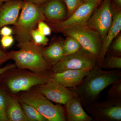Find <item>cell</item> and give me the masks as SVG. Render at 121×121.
Instances as JSON below:
<instances>
[{"mask_svg": "<svg viewBox=\"0 0 121 121\" xmlns=\"http://www.w3.org/2000/svg\"><path fill=\"white\" fill-rule=\"evenodd\" d=\"M121 79V70H103L96 65L90 70L81 84L72 90L77 93L85 107L97 101L103 91Z\"/></svg>", "mask_w": 121, "mask_h": 121, "instance_id": "1", "label": "cell"}, {"mask_svg": "<svg viewBox=\"0 0 121 121\" xmlns=\"http://www.w3.org/2000/svg\"><path fill=\"white\" fill-rule=\"evenodd\" d=\"M19 50L9 52L10 60L21 69H28L35 73H40L51 68L44 59L43 46L36 44L32 40L18 43Z\"/></svg>", "mask_w": 121, "mask_h": 121, "instance_id": "2", "label": "cell"}, {"mask_svg": "<svg viewBox=\"0 0 121 121\" xmlns=\"http://www.w3.org/2000/svg\"><path fill=\"white\" fill-rule=\"evenodd\" d=\"M45 20L40 5L24 0L18 19L13 29L18 43L32 40V32L41 21Z\"/></svg>", "mask_w": 121, "mask_h": 121, "instance_id": "3", "label": "cell"}, {"mask_svg": "<svg viewBox=\"0 0 121 121\" xmlns=\"http://www.w3.org/2000/svg\"><path fill=\"white\" fill-rule=\"evenodd\" d=\"M19 101L35 107L48 121L67 120L65 110L60 104L55 105L39 92L31 91L20 95Z\"/></svg>", "mask_w": 121, "mask_h": 121, "instance_id": "4", "label": "cell"}, {"mask_svg": "<svg viewBox=\"0 0 121 121\" xmlns=\"http://www.w3.org/2000/svg\"><path fill=\"white\" fill-rule=\"evenodd\" d=\"M61 33L76 39L83 50L97 60L103 45L101 37L97 32L86 24L69 28Z\"/></svg>", "mask_w": 121, "mask_h": 121, "instance_id": "5", "label": "cell"}, {"mask_svg": "<svg viewBox=\"0 0 121 121\" xmlns=\"http://www.w3.org/2000/svg\"><path fill=\"white\" fill-rule=\"evenodd\" d=\"M97 60L82 48L74 54L64 56L52 66V73L68 70H90L97 65Z\"/></svg>", "mask_w": 121, "mask_h": 121, "instance_id": "6", "label": "cell"}, {"mask_svg": "<svg viewBox=\"0 0 121 121\" xmlns=\"http://www.w3.org/2000/svg\"><path fill=\"white\" fill-rule=\"evenodd\" d=\"M115 8L111 0H104L100 7L96 8L86 24L99 33L103 43L112 23Z\"/></svg>", "mask_w": 121, "mask_h": 121, "instance_id": "7", "label": "cell"}, {"mask_svg": "<svg viewBox=\"0 0 121 121\" xmlns=\"http://www.w3.org/2000/svg\"><path fill=\"white\" fill-rule=\"evenodd\" d=\"M100 0L83 2L73 13L66 19L55 23H48V24L52 31L56 33H61L73 26L86 24Z\"/></svg>", "mask_w": 121, "mask_h": 121, "instance_id": "8", "label": "cell"}, {"mask_svg": "<svg viewBox=\"0 0 121 121\" xmlns=\"http://www.w3.org/2000/svg\"><path fill=\"white\" fill-rule=\"evenodd\" d=\"M85 109L96 121H121V101H96L86 106Z\"/></svg>", "mask_w": 121, "mask_h": 121, "instance_id": "9", "label": "cell"}, {"mask_svg": "<svg viewBox=\"0 0 121 121\" xmlns=\"http://www.w3.org/2000/svg\"><path fill=\"white\" fill-rule=\"evenodd\" d=\"M50 75L20 74L9 77L4 82L10 91L16 93L26 91L32 87L45 83L50 78Z\"/></svg>", "mask_w": 121, "mask_h": 121, "instance_id": "10", "label": "cell"}, {"mask_svg": "<svg viewBox=\"0 0 121 121\" xmlns=\"http://www.w3.org/2000/svg\"><path fill=\"white\" fill-rule=\"evenodd\" d=\"M38 90L50 101L59 104L65 105L69 99L78 97L74 91L50 78L45 83L39 85Z\"/></svg>", "mask_w": 121, "mask_h": 121, "instance_id": "11", "label": "cell"}, {"mask_svg": "<svg viewBox=\"0 0 121 121\" xmlns=\"http://www.w3.org/2000/svg\"><path fill=\"white\" fill-rule=\"evenodd\" d=\"M40 7L48 23H58L68 17L67 9L63 0H48Z\"/></svg>", "mask_w": 121, "mask_h": 121, "instance_id": "12", "label": "cell"}, {"mask_svg": "<svg viewBox=\"0 0 121 121\" xmlns=\"http://www.w3.org/2000/svg\"><path fill=\"white\" fill-rule=\"evenodd\" d=\"M90 70H68L50 74V79L67 88L74 89L81 84Z\"/></svg>", "mask_w": 121, "mask_h": 121, "instance_id": "13", "label": "cell"}, {"mask_svg": "<svg viewBox=\"0 0 121 121\" xmlns=\"http://www.w3.org/2000/svg\"><path fill=\"white\" fill-rule=\"evenodd\" d=\"M23 0H12L0 6V29L8 25L15 26L19 16Z\"/></svg>", "mask_w": 121, "mask_h": 121, "instance_id": "14", "label": "cell"}, {"mask_svg": "<svg viewBox=\"0 0 121 121\" xmlns=\"http://www.w3.org/2000/svg\"><path fill=\"white\" fill-rule=\"evenodd\" d=\"M121 30V9H115L112 23L103 43L101 51L97 60V65L100 67L109 47Z\"/></svg>", "mask_w": 121, "mask_h": 121, "instance_id": "15", "label": "cell"}, {"mask_svg": "<svg viewBox=\"0 0 121 121\" xmlns=\"http://www.w3.org/2000/svg\"><path fill=\"white\" fill-rule=\"evenodd\" d=\"M67 117L69 121H91L93 118L82 108V100L79 97L69 99L65 104Z\"/></svg>", "mask_w": 121, "mask_h": 121, "instance_id": "16", "label": "cell"}, {"mask_svg": "<svg viewBox=\"0 0 121 121\" xmlns=\"http://www.w3.org/2000/svg\"><path fill=\"white\" fill-rule=\"evenodd\" d=\"M64 40L59 39L48 47L43 48L42 49L43 56L51 66L58 63L64 56L63 50Z\"/></svg>", "mask_w": 121, "mask_h": 121, "instance_id": "17", "label": "cell"}, {"mask_svg": "<svg viewBox=\"0 0 121 121\" xmlns=\"http://www.w3.org/2000/svg\"><path fill=\"white\" fill-rule=\"evenodd\" d=\"M8 121H28L17 99L8 95L6 109Z\"/></svg>", "mask_w": 121, "mask_h": 121, "instance_id": "18", "label": "cell"}, {"mask_svg": "<svg viewBox=\"0 0 121 121\" xmlns=\"http://www.w3.org/2000/svg\"><path fill=\"white\" fill-rule=\"evenodd\" d=\"M21 103L22 110L28 121H48L35 107L25 103Z\"/></svg>", "mask_w": 121, "mask_h": 121, "instance_id": "19", "label": "cell"}, {"mask_svg": "<svg viewBox=\"0 0 121 121\" xmlns=\"http://www.w3.org/2000/svg\"><path fill=\"white\" fill-rule=\"evenodd\" d=\"M82 48L78 41L73 37L67 36L66 39L64 40L63 50L64 56L74 54Z\"/></svg>", "mask_w": 121, "mask_h": 121, "instance_id": "20", "label": "cell"}, {"mask_svg": "<svg viewBox=\"0 0 121 121\" xmlns=\"http://www.w3.org/2000/svg\"><path fill=\"white\" fill-rule=\"evenodd\" d=\"M100 68L107 69H121V57L108 55L105 56Z\"/></svg>", "mask_w": 121, "mask_h": 121, "instance_id": "21", "label": "cell"}, {"mask_svg": "<svg viewBox=\"0 0 121 121\" xmlns=\"http://www.w3.org/2000/svg\"><path fill=\"white\" fill-rule=\"evenodd\" d=\"M108 91L107 99L121 101V79L116 81Z\"/></svg>", "mask_w": 121, "mask_h": 121, "instance_id": "22", "label": "cell"}, {"mask_svg": "<svg viewBox=\"0 0 121 121\" xmlns=\"http://www.w3.org/2000/svg\"><path fill=\"white\" fill-rule=\"evenodd\" d=\"M8 95L0 85V121H8L6 113Z\"/></svg>", "mask_w": 121, "mask_h": 121, "instance_id": "23", "label": "cell"}, {"mask_svg": "<svg viewBox=\"0 0 121 121\" xmlns=\"http://www.w3.org/2000/svg\"><path fill=\"white\" fill-rule=\"evenodd\" d=\"M108 55L121 56V34L116 38L113 41L108 48L106 54Z\"/></svg>", "mask_w": 121, "mask_h": 121, "instance_id": "24", "label": "cell"}, {"mask_svg": "<svg viewBox=\"0 0 121 121\" xmlns=\"http://www.w3.org/2000/svg\"><path fill=\"white\" fill-rule=\"evenodd\" d=\"M32 40L36 44L41 46L47 45L49 40L47 36L41 34L37 28L32 31L31 34Z\"/></svg>", "mask_w": 121, "mask_h": 121, "instance_id": "25", "label": "cell"}, {"mask_svg": "<svg viewBox=\"0 0 121 121\" xmlns=\"http://www.w3.org/2000/svg\"><path fill=\"white\" fill-rule=\"evenodd\" d=\"M66 6L68 17L70 16L82 3V0H63Z\"/></svg>", "mask_w": 121, "mask_h": 121, "instance_id": "26", "label": "cell"}, {"mask_svg": "<svg viewBox=\"0 0 121 121\" xmlns=\"http://www.w3.org/2000/svg\"><path fill=\"white\" fill-rule=\"evenodd\" d=\"M37 27L39 31L45 36L50 35L51 34L52 30L51 27L48 24L45 23L44 21H40Z\"/></svg>", "mask_w": 121, "mask_h": 121, "instance_id": "27", "label": "cell"}, {"mask_svg": "<svg viewBox=\"0 0 121 121\" xmlns=\"http://www.w3.org/2000/svg\"><path fill=\"white\" fill-rule=\"evenodd\" d=\"M14 38L12 35L2 36L0 40L1 47L4 49L11 47L14 43Z\"/></svg>", "mask_w": 121, "mask_h": 121, "instance_id": "28", "label": "cell"}, {"mask_svg": "<svg viewBox=\"0 0 121 121\" xmlns=\"http://www.w3.org/2000/svg\"><path fill=\"white\" fill-rule=\"evenodd\" d=\"M10 60L9 52H7L0 46V66Z\"/></svg>", "mask_w": 121, "mask_h": 121, "instance_id": "29", "label": "cell"}, {"mask_svg": "<svg viewBox=\"0 0 121 121\" xmlns=\"http://www.w3.org/2000/svg\"><path fill=\"white\" fill-rule=\"evenodd\" d=\"M13 34V29L8 26H4L0 29V35L2 36L12 35Z\"/></svg>", "mask_w": 121, "mask_h": 121, "instance_id": "30", "label": "cell"}, {"mask_svg": "<svg viewBox=\"0 0 121 121\" xmlns=\"http://www.w3.org/2000/svg\"><path fill=\"white\" fill-rule=\"evenodd\" d=\"M16 66V65L15 64H9L4 67L0 68V75L3 73L11 70V69L15 68Z\"/></svg>", "mask_w": 121, "mask_h": 121, "instance_id": "31", "label": "cell"}, {"mask_svg": "<svg viewBox=\"0 0 121 121\" xmlns=\"http://www.w3.org/2000/svg\"><path fill=\"white\" fill-rule=\"evenodd\" d=\"M24 0L31 2L35 4L40 5L43 4L48 0Z\"/></svg>", "mask_w": 121, "mask_h": 121, "instance_id": "32", "label": "cell"}, {"mask_svg": "<svg viewBox=\"0 0 121 121\" xmlns=\"http://www.w3.org/2000/svg\"><path fill=\"white\" fill-rule=\"evenodd\" d=\"M114 8L117 9H121V0H114Z\"/></svg>", "mask_w": 121, "mask_h": 121, "instance_id": "33", "label": "cell"}, {"mask_svg": "<svg viewBox=\"0 0 121 121\" xmlns=\"http://www.w3.org/2000/svg\"><path fill=\"white\" fill-rule=\"evenodd\" d=\"M100 0H82V2L87 1H95Z\"/></svg>", "mask_w": 121, "mask_h": 121, "instance_id": "34", "label": "cell"}, {"mask_svg": "<svg viewBox=\"0 0 121 121\" xmlns=\"http://www.w3.org/2000/svg\"><path fill=\"white\" fill-rule=\"evenodd\" d=\"M12 0H0V1H1V2H7V1H9Z\"/></svg>", "mask_w": 121, "mask_h": 121, "instance_id": "35", "label": "cell"}, {"mask_svg": "<svg viewBox=\"0 0 121 121\" xmlns=\"http://www.w3.org/2000/svg\"><path fill=\"white\" fill-rule=\"evenodd\" d=\"M3 2H1V1H0V6L3 4Z\"/></svg>", "mask_w": 121, "mask_h": 121, "instance_id": "36", "label": "cell"}]
</instances>
